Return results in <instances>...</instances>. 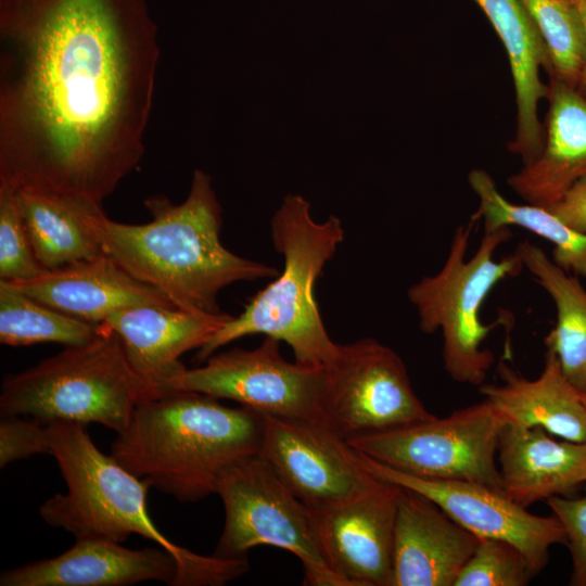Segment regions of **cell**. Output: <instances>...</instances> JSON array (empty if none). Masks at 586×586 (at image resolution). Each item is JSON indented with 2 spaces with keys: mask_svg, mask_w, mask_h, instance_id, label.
<instances>
[{
  "mask_svg": "<svg viewBox=\"0 0 586 586\" xmlns=\"http://www.w3.org/2000/svg\"><path fill=\"white\" fill-rule=\"evenodd\" d=\"M160 53L145 0H0V184L102 204L144 155Z\"/></svg>",
  "mask_w": 586,
  "mask_h": 586,
  "instance_id": "obj_1",
  "label": "cell"
},
{
  "mask_svg": "<svg viewBox=\"0 0 586 586\" xmlns=\"http://www.w3.org/2000/svg\"><path fill=\"white\" fill-rule=\"evenodd\" d=\"M149 222H117L89 206L84 218L104 252L137 280L155 288L176 307L199 315H220L217 296L238 281L275 278L264 263L235 255L220 241L221 206L211 177L193 171L180 204L164 195L144 201Z\"/></svg>",
  "mask_w": 586,
  "mask_h": 586,
  "instance_id": "obj_2",
  "label": "cell"
},
{
  "mask_svg": "<svg viewBox=\"0 0 586 586\" xmlns=\"http://www.w3.org/2000/svg\"><path fill=\"white\" fill-rule=\"evenodd\" d=\"M264 415L196 392L138 404L111 456L150 487L187 504L216 494L222 474L259 454Z\"/></svg>",
  "mask_w": 586,
  "mask_h": 586,
  "instance_id": "obj_3",
  "label": "cell"
},
{
  "mask_svg": "<svg viewBox=\"0 0 586 586\" xmlns=\"http://www.w3.org/2000/svg\"><path fill=\"white\" fill-rule=\"evenodd\" d=\"M51 456L67 485L39 508L41 518L76 539L125 542L138 534L171 553L178 565L175 586H220L249 571L247 558L202 556L181 547L154 524L146 507L149 484L100 451L85 424H48Z\"/></svg>",
  "mask_w": 586,
  "mask_h": 586,
  "instance_id": "obj_4",
  "label": "cell"
},
{
  "mask_svg": "<svg viewBox=\"0 0 586 586\" xmlns=\"http://www.w3.org/2000/svg\"><path fill=\"white\" fill-rule=\"evenodd\" d=\"M275 250L283 257V270L252 296L238 317H231L199 348L198 361L246 335L263 334L285 342L295 361L328 368L339 344L322 322L314 288L324 265L344 241L341 220L331 215L314 220L310 204L302 195L288 194L270 224Z\"/></svg>",
  "mask_w": 586,
  "mask_h": 586,
  "instance_id": "obj_5",
  "label": "cell"
},
{
  "mask_svg": "<svg viewBox=\"0 0 586 586\" xmlns=\"http://www.w3.org/2000/svg\"><path fill=\"white\" fill-rule=\"evenodd\" d=\"M146 398V388L129 365L120 339L101 323L89 343L66 347L5 377L0 413L44 424L94 422L119 433Z\"/></svg>",
  "mask_w": 586,
  "mask_h": 586,
  "instance_id": "obj_6",
  "label": "cell"
},
{
  "mask_svg": "<svg viewBox=\"0 0 586 586\" xmlns=\"http://www.w3.org/2000/svg\"><path fill=\"white\" fill-rule=\"evenodd\" d=\"M474 225L470 219L457 227L441 270L422 277L408 289L407 296L417 309L421 331H441L443 364L449 377L481 386L495 360L482 343L504 321L483 323L482 305L499 282L518 276L524 267L515 252L495 258L497 249L512 235L509 227L484 231L476 252L467 259Z\"/></svg>",
  "mask_w": 586,
  "mask_h": 586,
  "instance_id": "obj_7",
  "label": "cell"
},
{
  "mask_svg": "<svg viewBox=\"0 0 586 586\" xmlns=\"http://www.w3.org/2000/svg\"><path fill=\"white\" fill-rule=\"evenodd\" d=\"M216 495L224 504L225 525L213 555L242 559L254 547L273 546L297 557L304 585L348 586L327 562L309 508L259 454L230 467Z\"/></svg>",
  "mask_w": 586,
  "mask_h": 586,
  "instance_id": "obj_8",
  "label": "cell"
},
{
  "mask_svg": "<svg viewBox=\"0 0 586 586\" xmlns=\"http://www.w3.org/2000/svg\"><path fill=\"white\" fill-rule=\"evenodd\" d=\"M504 425L483 399L444 418L434 416L346 442L356 451L404 473L469 481L504 492L496 463Z\"/></svg>",
  "mask_w": 586,
  "mask_h": 586,
  "instance_id": "obj_9",
  "label": "cell"
},
{
  "mask_svg": "<svg viewBox=\"0 0 586 586\" xmlns=\"http://www.w3.org/2000/svg\"><path fill=\"white\" fill-rule=\"evenodd\" d=\"M205 361L177 375L169 394L196 392L234 400L263 415L324 424L327 368L288 361L280 354L279 340L265 336L253 349L235 347Z\"/></svg>",
  "mask_w": 586,
  "mask_h": 586,
  "instance_id": "obj_10",
  "label": "cell"
},
{
  "mask_svg": "<svg viewBox=\"0 0 586 586\" xmlns=\"http://www.w3.org/2000/svg\"><path fill=\"white\" fill-rule=\"evenodd\" d=\"M327 372L323 422L345 441L434 417L398 354L374 339L339 344Z\"/></svg>",
  "mask_w": 586,
  "mask_h": 586,
  "instance_id": "obj_11",
  "label": "cell"
},
{
  "mask_svg": "<svg viewBox=\"0 0 586 586\" xmlns=\"http://www.w3.org/2000/svg\"><path fill=\"white\" fill-rule=\"evenodd\" d=\"M357 454L362 468L374 477L426 497L479 537L499 538L515 546L533 576L547 565L552 545L566 544L564 528L555 515L532 514L501 491L469 481L419 477Z\"/></svg>",
  "mask_w": 586,
  "mask_h": 586,
  "instance_id": "obj_12",
  "label": "cell"
},
{
  "mask_svg": "<svg viewBox=\"0 0 586 586\" xmlns=\"http://www.w3.org/2000/svg\"><path fill=\"white\" fill-rule=\"evenodd\" d=\"M259 455L309 509L361 493L377 480L357 451L319 422L264 415Z\"/></svg>",
  "mask_w": 586,
  "mask_h": 586,
  "instance_id": "obj_13",
  "label": "cell"
},
{
  "mask_svg": "<svg viewBox=\"0 0 586 586\" xmlns=\"http://www.w3.org/2000/svg\"><path fill=\"white\" fill-rule=\"evenodd\" d=\"M402 487L377 479L367 489L309 509L319 547L348 586H391Z\"/></svg>",
  "mask_w": 586,
  "mask_h": 586,
  "instance_id": "obj_14",
  "label": "cell"
},
{
  "mask_svg": "<svg viewBox=\"0 0 586 586\" xmlns=\"http://www.w3.org/2000/svg\"><path fill=\"white\" fill-rule=\"evenodd\" d=\"M231 317L143 305L117 310L102 323L118 335L148 398H153L169 394L170 383L186 369L180 357L205 345Z\"/></svg>",
  "mask_w": 586,
  "mask_h": 586,
  "instance_id": "obj_15",
  "label": "cell"
},
{
  "mask_svg": "<svg viewBox=\"0 0 586 586\" xmlns=\"http://www.w3.org/2000/svg\"><path fill=\"white\" fill-rule=\"evenodd\" d=\"M479 540L433 501L402 487L391 586H453Z\"/></svg>",
  "mask_w": 586,
  "mask_h": 586,
  "instance_id": "obj_16",
  "label": "cell"
},
{
  "mask_svg": "<svg viewBox=\"0 0 586 586\" xmlns=\"http://www.w3.org/2000/svg\"><path fill=\"white\" fill-rule=\"evenodd\" d=\"M178 565L162 547L130 549L104 539H76L65 552L7 570L0 586H127L148 581L175 586Z\"/></svg>",
  "mask_w": 586,
  "mask_h": 586,
  "instance_id": "obj_17",
  "label": "cell"
},
{
  "mask_svg": "<svg viewBox=\"0 0 586 586\" xmlns=\"http://www.w3.org/2000/svg\"><path fill=\"white\" fill-rule=\"evenodd\" d=\"M3 281V280H2ZM12 288L68 316L101 324L111 314L130 307H176L164 294L124 270L107 254L47 270Z\"/></svg>",
  "mask_w": 586,
  "mask_h": 586,
  "instance_id": "obj_18",
  "label": "cell"
},
{
  "mask_svg": "<svg viewBox=\"0 0 586 586\" xmlns=\"http://www.w3.org/2000/svg\"><path fill=\"white\" fill-rule=\"evenodd\" d=\"M548 88L543 152L507 179L525 202L545 207L586 176V97L557 77Z\"/></svg>",
  "mask_w": 586,
  "mask_h": 586,
  "instance_id": "obj_19",
  "label": "cell"
},
{
  "mask_svg": "<svg viewBox=\"0 0 586 586\" xmlns=\"http://www.w3.org/2000/svg\"><path fill=\"white\" fill-rule=\"evenodd\" d=\"M489 20L508 54L517 101V131L509 142L510 152L523 165L535 161L545 144L544 124L538 118V104L548 98V85L540 71H550L544 39L521 0H474Z\"/></svg>",
  "mask_w": 586,
  "mask_h": 586,
  "instance_id": "obj_20",
  "label": "cell"
},
{
  "mask_svg": "<svg viewBox=\"0 0 586 586\" xmlns=\"http://www.w3.org/2000/svg\"><path fill=\"white\" fill-rule=\"evenodd\" d=\"M497 453L502 489L523 508L586 483V443L558 442L540 426L505 424Z\"/></svg>",
  "mask_w": 586,
  "mask_h": 586,
  "instance_id": "obj_21",
  "label": "cell"
},
{
  "mask_svg": "<svg viewBox=\"0 0 586 586\" xmlns=\"http://www.w3.org/2000/svg\"><path fill=\"white\" fill-rule=\"evenodd\" d=\"M501 384H482L480 392L504 424L540 426L563 440L586 443L583 393L563 374L557 356L546 351L540 375L528 380L499 362Z\"/></svg>",
  "mask_w": 586,
  "mask_h": 586,
  "instance_id": "obj_22",
  "label": "cell"
},
{
  "mask_svg": "<svg viewBox=\"0 0 586 586\" xmlns=\"http://www.w3.org/2000/svg\"><path fill=\"white\" fill-rule=\"evenodd\" d=\"M16 192L34 253L43 269L54 270L106 254L84 218L86 209L95 203L41 190Z\"/></svg>",
  "mask_w": 586,
  "mask_h": 586,
  "instance_id": "obj_23",
  "label": "cell"
},
{
  "mask_svg": "<svg viewBox=\"0 0 586 586\" xmlns=\"http://www.w3.org/2000/svg\"><path fill=\"white\" fill-rule=\"evenodd\" d=\"M515 253L556 305L557 323L545 339L547 351L557 356L566 379L586 393V290L540 247L523 241Z\"/></svg>",
  "mask_w": 586,
  "mask_h": 586,
  "instance_id": "obj_24",
  "label": "cell"
},
{
  "mask_svg": "<svg viewBox=\"0 0 586 586\" xmlns=\"http://www.w3.org/2000/svg\"><path fill=\"white\" fill-rule=\"evenodd\" d=\"M468 181L480 202L470 219H482L484 231L509 226L524 228L553 244L552 260L557 265L586 277V234L568 227L545 206L509 202L483 169L471 170Z\"/></svg>",
  "mask_w": 586,
  "mask_h": 586,
  "instance_id": "obj_25",
  "label": "cell"
},
{
  "mask_svg": "<svg viewBox=\"0 0 586 586\" xmlns=\"http://www.w3.org/2000/svg\"><path fill=\"white\" fill-rule=\"evenodd\" d=\"M100 324L51 308L0 280V342L26 346L55 342L80 346L94 339Z\"/></svg>",
  "mask_w": 586,
  "mask_h": 586,
  "instance_id": "obj_26",
  "label": "cell"
},
{
  "mask_svg": "<svg viewBox=\"0 0 586 586\" xmlns=\"http://www.w3.org/2000/svg\"><path fill=\"white\" fill-rule=\"evenodd\" d=\"M535 22L550 61L548 77L577 87L586 63V30L573 0H521Z\"/></svg>",
  "mask_w": 586,
  "mask_h": 586,
  "instance_id": "obj_27",
  "label": "cell"
},
{
  "mask_svg": "<svg viewBox=\"0 0 586 586\" xmlns=\"http://www.w3.org/2000/svg\"><path fill=\"white\" fill-rule=\"evenodd\" d=\"M533 576L524 555L499 538L480 537L453 586H524Z\"/></svg>",
  "mask_w": 586,
  "mask_h": 586,
  "instance_id": "obj_28",
  "label": "cell"
},
{
  "mask_svg": "<svg viewBox=\"0 0 586 586\" xmlns=\"http://www.w3.org/2000/svg\"><path fill=\"white\" fill-rule=\"evenodd\" d=\"M44 271L34 253L16 189L0 184V280L23 281Z\"/></svg>",
  "mask_w": 586,
  "mask_h": 586,
  "instance_id": "obj_29",
  "label": "cell"
},
{
  "mask_svg": "<svg viewBox=\"0 0 586 586\" xmlns=\"http://www.w3.org/2000/svg\"><path fill=\"white\" fill-rule=\"evenodd\" d=\"M51 455L48 424L27 417L1 415L0 467L29 458Z\"/></svg>",
  "mask_w": 586,
  "mask_h": 586,
  "instance_id": "obj_30",
  "label": "cell"
},
{
  "mask_svg": "<svg viewBox=\"0 0 586 586\" xmlns=\"http://www.w3.org/2000/svg\"><path fill=\"white\" fill-rule=\"evenodd\" d=\"M585 494L577 499L552 496L547 504L564 528L572 558V586H586V483Z\"/></svg>",
  "mask_w": 586,
  "mask_h": 586,
  "instance_id": "obj_31",
  "label": "cell"
},
{
  "mask_svg": "<svg viewBox=\"0 0 586 586\" xmlns=\"http://www.w3.org/2000/svg\"><path fill=\"white\" fill-rule=\"evenodd\" d=\"M547 208L568 227L586 234V176L576 180L557 202Z\"/></svg>",
  "mask_w": 586,
  "mask_h": 586,
  "instance_id": "obj_32",
  "label": "cell"
},
{
  "mask_svg": "<svg viewBox=\"0 0 586 586\" xmlns=\"http://www.w3.org/2000/svg\"><path fill=\"white\" fill-rule=\"evenodd\" d=\"M573 1L578 8V11L581 13V16L585 26V30H586V0H573ZM577 88L581 91V93L586 97V63H585Z\"/></svg>",
  "mask_w": 586,
  "mask_h": 586,
  "instance_id": "obj_33",
  "label": "cell"
},
{
  "mask_svg": "<svg viewBox=\"0 0 586 586\" xmlns=\"http://www.w3.org/2000/svg\"><path fill=\"white\" fill-rule=\"evenodd\" d=\"M583 402H584V405H585V408H586V393H583Z\"/></svg>",
  "mask_w": 586,
  "mask_h": 586,
  "instance_id": "obj_34",
  "label": "cell"
}]
</instances>
